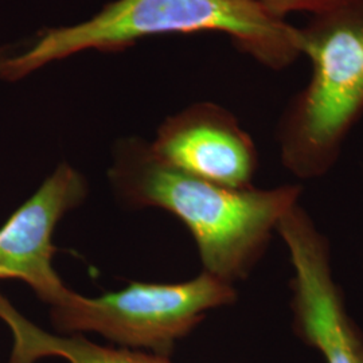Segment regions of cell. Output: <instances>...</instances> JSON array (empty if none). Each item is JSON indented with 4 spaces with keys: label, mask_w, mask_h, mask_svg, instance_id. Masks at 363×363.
<instances>
[{
    "label": "cell",
    "mask_w": 363,
    "mask_h": 363,
    "mask_svg": "<svg viewBox=\"0 0 363 363\" xmlns=\"http://www.w3.org/2000/svg\"><path fill=\"white\" fill-rule=\"evenodd\" d=\"M152 152L163 163L220 186H253L259 169L256 144L228 109L199 103L169 117L159 127Z\"/></svg>",
    "instance_id": "52a82bcc"
},
{
    "label": "cell",
    "mask_w": 363,
    "mask_h": 363,
    "mask_svg": "<svg viewBox=\"0 0 363 363\" xmlns=\"http://www.w3.org/2000/svg\"><path fill=\"white\" fill-rule=\"evenodd\" d=\"M108 177L125 206L162 208L181 220L203 272L233 286L253 271L301 195L296 184L233 189L195 178L163 163L138 138L117 143Z\"/></svg>",
    "instance_id": "6da1fadb"
},
{
    "label": "cell",
    "mask_w": 363,
    "mask_h": 363,
    "mask_svg": "<svg viewBox=\"0 0 363 363\" xmlns=\"http://www.w3.org/2000/svg\"><path fill=\"white\" fill-rule=\"evenodd\" d=\"M237 300L233 284L208 272L182 283L130 281L120 291L97 298L70 291L50 307L57 334H97L116 347L171 357L211 310Z\"/></svg>",
    "instance_id": "277c9868"
},
{
    "label": "cell",
    "mask_w": 363,
    "mask_h": 363,
    "mask_svg": "<svg viewBox=\"0 0 363 363\" xmlns=\"http://www.w3.org/2000/svg\"><path fill=\"white\" fill-rule=\"evenodd\" d=\"M294 269L292 327L325 363H363V333L352 320L333 269L330 244L304 208H291L279 222Z\"/></svg>",
    "instance_id": "5b68a950"
},
{
    "label": "cell",
    "mask_w": 363,
    "mask_h": 363,
    "mask_svg": "<svg viewBox=\"0 0 363 363\" xmlns=\"http://www.w3.org/2000/svg\"><path fill=\"white\" fill-rule=\"evenodd\" d=\"M0 319L13 335L9 363H37L46 358H58L66 363H172L169 357L148 351L101 346L86 335L48 333L26 319L1 294Z\"/></svg>",
    "instance_id": "ba28073f"
},
{
    "label": "cell",
    "mask_w": 363,
    "mask_h": 363,
    "mask_svg": "<svg viewBox=\"0 0 363 363\" xmlns=\"http://www.w3.org/2000/svg\"><path fill=\"white\" fill-rule=\"evenodd\" d=\"M89 193L88 182L67 163H61L26 202L0 228V280H21L43 303L54 307L70 294L52 267L57 247L52 234Z\"/></svg>",
    "instance_id": "8992f818"
},
{
    "label": "cell",
    "mask_w": 363,
    "mask_h": 363,
    "mask_svg": "<svg viewBox=\"0 0 363 363\" xmlns=\"http://www.w3.org/2000/svg\"><path fill=\"white\" fill-rule=\"evenodd\" d=\"M268 13L279 18L286 19L289 13H316L334 7L346 0H259Z\"/></svg>",
    "instance_id": "9c48e42d"
},
{
    "label": "cell",
    "mask_w": 363,
    "mask_h": 363,
    "mask_svg": "<svg viewBox=\"0 0 363 363\" xmlns=\"http://www.w3.org/2000/svg\"><path fill=\"white\" fill-rule=\"evenodd\" d=\"M311 76L279 121L280 157L300 179L335 166L351 130L363 116V0H346L298 27Z\"/></svg>",
    "instance_id": "3957f363"
},
{
    "label": "cell",
    "mask_w": 363,
    "mask_h": 363,
    "mask_svg": "<svg viewBox=\"0 0 363 363\" xmlns=\"http://www.w3.org/2000/svg\"><path fill=\"white\" fill-rule=\"evenodd\" d=\"M220 33L261 65L283 70L301 55L298 27L259 0H116L89 21L49 28L15 52H0V78L16 81L86 50L121 52L162 34Z\"/></svg>",
    "instance_id": "7a4b0ae2"
}]
</instances>
